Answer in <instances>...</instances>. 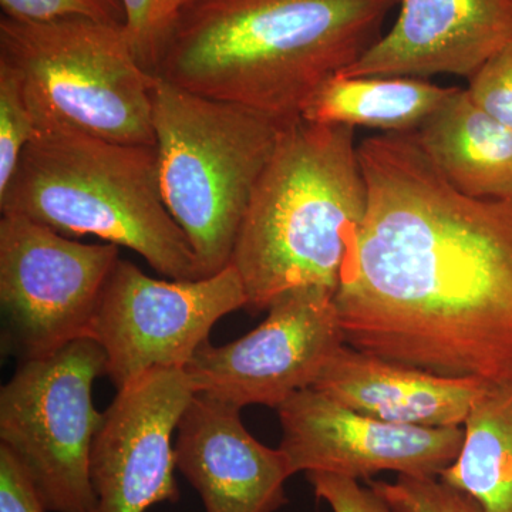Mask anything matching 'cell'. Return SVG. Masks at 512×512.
Instances as JSON below:
<instances>
[{
    "label": "cell",
    "instance_id": "obj_1",
    "mask_svg": "<svg viewBox=\"0 0 512 512\" xmlns=\"http://www.w3.org/2000/svg\"><path fill=\"white\" fill-rule=\"evenodd\" d=\"M369 204L340 269L346 345L440 376L512 379V198L456 190L414 133L359 144Z\"/></svg>",
    "mask_w": 512,
    "mask_h": 512
},
{
    "label": "cell",
    "instance_id": "obj_2",
    "mask_svg": "<svg viewBox=\"0 0 512 512\" xmlns=\"http://www.w3.org/2000/svg\"><path fill=\"white\" fill-rule=\"evenodd\" d=\"M399 0H190L154 76L281 127L380 37Z\"/></svg>",
    "mask_w": 512,
    "mask_h": 512
},
{
    "label": "cell",
    "instance_id": "obj_3",
    "mask_svg": "<svg viewBox=\"0 0 512 512\" xmlns=\"http://www.w3.org/2000/svg\"><path fill=\"white\" fill-rule=\"evenodd\" d=\"M367 204L355 128L302 119L282 128L232 252L245 309L268 311L281 293L298 286L336 292Z\"/></svg>",
    "mask_w": 512,
    "mask_h": 512
},
{
    "label": "cell",
    "instance_id": "obj_4",
    "mask_svg": "<svg viewBox=\"0 0 512 512\" xmlns=\"http://www.w3.org/2000/svg\"><path fill=\"white\" fill-rule=\"evenodd\" d=\"M0 211L66 237L94 235L131 249L174 281L202 278L190 242L165 207L156 146L37 131L0 191Z\"/></svg>",
    "mask_w": 512,
    "mask_h": 512
},
{
    "label": "cell",
    "instance_id": "obj_5",
    "mask_svg": "<svg viewBox=\"0 0 512 512\" xmlns=\"http://www.w3.org/2000/svg\"><path fill=\"white\" fill-rule=\"evenodd\" d=\"M151 101L165 207L190 242L202 278L220 274L231 265L252 192L284 127L158 76Z\"/></svg>",
    "mask_w": 512,
    "mask_h": 512
},
{
    "label": "cell",
    "instance_id": "obj_6",
    "mask_svg": "<svg viewBox=\"0 0 512 512\" xmlns=\"http://www.w3.org/2000/svg\"><path fill=\"white\" fill-rule=\"evenodd\" d=\"M0 60L22 76L36 133L73 130L113 143L156 146L154 76L138 62L126 26L2 18Z\"/></svg>",
    "mask_w": 512,
    "mask_h": 512
},
{
    "label": "cell",
    "instance_id": "obj_7",
    "mask_svg": "<svg viewBox=\"0 0 512 512\" xmlns=\"http://www.w3.org/2000/svg\"><path fill=\"white\" fill-rule=\"evenodd\" d=\"M106 355L92 338L20 362L0 390V447L25 471L47 512H96L90 453L104 413L93 406Z\"/></svg>",
    "mask_w": 512,
    "mask_h": 512
},
{
    "label": "cell",
    "instance_id": "obj_8",
    "mask_svg": "<svg viewBox=\"0 0 512 512\" xmlns=\"http://www.w3.org/2000/svg\"><path fill=\"white\" fill-rule=\"evenodd\" d=\"M120 247L83 244L22 215L0 218L5 343L22 362L89 338Z\"/></svg>",
    "mask_w": 512,
    "mask_h": 512
},
{
    "label": "cell",
    "instance_id": "obj_9",
    "mask_svg": "<svg viewBox=\"0 0 512 512\" xmlns=\"http://www.w3.org/2000/svg\"><path fill=\"white\" fill-rule=\"evenodd\" d=\"M241 308L247 295L232 265L197 281H161L120 258L89 338L103 348L106 375L119 390L153 369H185L215 323Z\"/></svg>",
    "mask_w": 512,
    "mask_h": 512
},
{
    "label": "cell",
    "instance_id": "obj_10",
    "mask_svg": "<svg viewBox=\"0 0 512 512\" xmlns=\"http://www.w3.org/2000/svg\"><path fill=\"white\" fill-rule=\"evenodd\" d=\"M335 292L319 285L289 289L244 338L222 346L205 342L185 366L195 393L237 406L278 409L312 387L333 353L345 345Z\"/></svg>",
    "mask_w": 512,
    "mask_h": 512
},
{
    "label": "cell",
    "instance_id": "obj_11",
    "mask_svg": "<svg viewBox=\"0 0 512 512\" xmlns=\"http://www.w3.org/2000/svg\"><path fill=\"white\" fill-rule=\"evenodd\" d=\"M282 453L292 476L328 473L369 480L382 471L439 477L456 461L463 427L399 426L357 413L308 387L278 407Z\"/></svg>",
    "mask_w": 512,
    "mask_h": 512
},
{
    "label": "cell",
    "instance_id": "obj_12",
    "mask_svg": "<svg viewBox=\"0 0 512 512\" xmlns=\"http://www.w3.org/2000/svg\"><path fill=\"white\" fill-rule=\"evenodd\" d=\"M194 394L178 367L150 370L117 390L90 453L96 512H146L180 500L171 443Z\"/></svg>",
    "mask_w": 512,
    "mask_h": 512
},
{
    "label": "cell",
    "instance_id": "obj_13",
    "mask_svg": "<svg viewBox=\"0 0 512 512\" xmlns=\"http://www.w3.org/2000/svg\"><path fill=\"white\" fill-rule=\"evenodd\" d=\"M389 32L340 74L470 80L512 40V0H399Z\"/></svg>",
    "mask_w": 512,
    "mask_h": 512
},
{
    "label": "cell",
    "instance_id": "obj_14",
    "mask_svg": "<svg viewBox=\"0 0 512 512\" xmlns=\"http://www.w3.org/2000/svg\"><path fill=\"white\" fill-rule=\"evenodd\" d=\"M174 453L205 512H275L288 503L292 473L285 454L256 440L237 406L195 393L178 424Z\"/></svg>",
    "mask_w": 512,
    "mask_h": 512
},
{
    "label": "cell",
    "instance_id": "obj_15",
    "mask_svg": "<svg viewBox=\"0 0 512 512\" xmlns=\"http://www.w3.org/2000/svg\"><path fill=\"white\" fill-rule=\"evenodd\" d=\"M487 383L477 377L436 375L345 343L333 353L312 387L376 420L448 429L463 427Z\"/></svg>",
    "mask_w": 512,
    "mask_h": 512
},
{
    "label": "cell",
    "instance_id": "obj_16",
    "mask_svg": "<svg viewBox=\"0 0 512 512\" xmlns=\"http://www.w3.org/2000/svg\"><path fill=\"white\" fill-rule=\"evenodd\" d=\"M414 136L456 190L483 200L512 198V127L467 89L454 87Z\"/></svg>",
    "mask_w": 512,
    "mask_h": 512
},
{
    "label": "cell",
    "instance_id": "obj_17",
    "mask_svg": "<svg viewBox=\"0 0 512 512\" xmlns=\"http://www.w3.org/2000/svg\"><path fill=\"white\" fill-rule=\"evenodd\" d=\"M453 90L417 77L336 73L312 94L301 119L377 128L383 133H414Z\"/></svg>",
    "mask_w": 512,
    "mask_h": 512
},
{
    "label": "cell",
    "instance_id": "obj_18",
    "mask_svg": "<svg viewBox=\"0 0 512 512\" xmlns=\"http://www.w3.org/2000/svg\"><path fill=\"white\" fill-rule=\"evenodd\" d=\"M463 431L460 453L440 480L485 512H512V379L485 384Z\"/></svg>",
    "mask_w": 512,
    "mask_h": 512
},
{
    "label": "cell",
    "instance_id": "obj_19",
    "mask_svg": "<svg viewBox=\"0 0 512 512\" xmlns=\"http://www.w3.org/2000/svg\"><path fill=\"white\" fill-rule=\"evenodd\" d=\"M35 136L22 76L0 60V191L9 184L23 150Z\"/></svg>",
    "mask_w": 512,
    "mask_h": 512
},
{
    "label": "cell",
    "instance_id": "obj_20",
    "mask_svg": "<svg viewBox=\"0 0 512 512\" xmlns=\"http://www.w3.org/2000/svg\"><path fill=\"white\" fill-rule=\"evenodd\" d=\"M394 512H485L476 500L439 477L399 476L394 483L367 481Z\"/></svg>",
    "mask_w": 512,
    "mask_h": 512
},
{
    "label": "cell",
    "instance_id": "obj_21",
    "mask_svg": "<svg viewBox=\"0 0 512 512\" xmlns=\"http://www.w3.org/2000/svg\"><path fill=\"white\" fill-rule=\"evenodd\" d=\"M3 18L43 23L60 19H87L111 26H126L123 0H0Z\"/></svg>",
    "mask_w": 512,
    "mask_h": 512
},
{
    "label": "cell",
    "instance_id": "obj_22",
    "mask_svg": "<svg viewBox=\"0 0 512 512\" xmlns=\"http://www.w3.org/2000/svg\"><path fill=\"white\" fill-rule=\"evenodd\" d=\"M123 2L126 6V29L138 62L154 76L161 52L178 13L175 0H123Z\"/></svg>",
    "mask_w": 512,
    "mask_h": 512
},
{
    "label": "cell",
    "instance_id": "obj_23",
    "mask_svg": "<svg viewBox=\"0 0 512 512\" xmlns=\"http://www.w3.org/2000/svg\"><path fill=\"white\" fill-rule=\"evenodd\" d=\"M467 90L485 111L512 127V40L468 80Z\"/></svg>",
    "mask_w": 512,
    "mask_h": 512
},
{
    "label": "cell",
    "instance_id": "obj_24",
    "mask_svg": "<svg viewBox=\"0 0 512 512\" xmlns=\"http://www.w3.org/2000/svg\"><path fill=\"white\" fill-rule=\"evenodd\" d=\"M306 478L316 497L328 503L333 512H394L382 495L353 478L328 473H308Z\"/></svg>",
    "mask_w": 512,
    "mask_h": 512
},
{
    "label": "cell",
    "instance_id": "obj_25",
    "mask_svg": "<svg viewBox=\"0 0 512 512\" xmlns=\"http://www.w3.org/2000/svg\"><path fill=\"white\" fill-rule=\"evenodd\" d=\"M0 512H47L25 471L0 447Z\"/></svg>",
    "mask_w": 512,
    "mask_h": 512
},
{
    "label": "cell",
    "instance_id": "obj_26",
    "mask_svg": "<svg viewBox=\"0 0 512 512\" xmlns=\"http://www.w3.org/2000/svg\"><path fill=\"white\" fill-rule=\"evenodd\" d=\"M190 2V0H175V5H177V8L180 9L181 6L185 5V3Z\"/></svg>",
    "mask_w": 512,
    "mask_h": 512
}]
</instances>
